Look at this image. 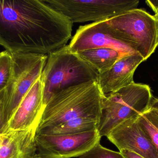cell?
<instances>
[{
  "label": "cell",
  "instance_id": "obj_1",
  "mask_svg": "<svg viewBox=\"0 0 158 158\" xmlns=\"http://www.w3.org/2000/svg\"><path fill=\"white\" fill-rule=\"evenodd\" d=\"M73 26L43 0H0V45L11 54L48 55L67 45Z\"/></svg>",
  "mask_w": 158,
  "mask_h": 158
},
{
  "label": "cell",
  "instance_id": "obj_2",
  "mask_svg": "<svg viewBox=\"0 0 158 158\" xmlns=\"http://www.w3.org/2000/svg\"><path fill=\"white\" fill-rule=\"evenodd\" d=\"M105 97L97 80L62 90L44 108L37 128L55 126L80 117L99 120Z\"/></svg>",
  "mask_w": 158,
  "mask_h": 158
},
{
  "label": "cell",
  "instance_id": "obj_3",
  "mask_svg": "<svg viewBox=\"0 0 158 158\" xmlns=\"http://www.w3.org/2000/svg\"><path fill=\"white\" fill-rule=\"evenodd\" d=\"M41 75L43 86V107L56 94L75 85L97 80V70L69 45L47 55Z\"/></svg>",
  "mask_w": 158,
  "mask_h": 158
},
{
  "label": "cell",
  "instance_id": "obj_4",
  "mask_svg": "<svg viewBox=\"0 0 158 158\" xmlns=\"http://www.w3.org/2000/svg\"><path fill=\"white\" fill-rule=\"evenodd\" d=\"M152 100L150 87L135 83L106 95L98 129L99 135L107 137L122 122L138 117L149 108Z\"/></svg>",
  "mask_w": 158,
  "mask_h": 158
},
{
  "label": "cell",
  "instance_id": "obj_5",
  "mask_svg": "<svg viewBox=\"0 0 158 158\" xmlns=\"http://www.w3.org/2000/svg\"><path fill=\"white\" fill-rule=\"evenodd\" d=\"M118 40L147 60L158 45V20L142 9H133L106 20Z\"/></svg>",
  "mask_w": 158,
  "mask_h": 158
},
{
  "label": "cell",
  "instance_id": "obj_6",
  "mask_svg": "<svg viewBox=\"0 0 158 158\" xmlns=\"http://www.w3.org/2000/svg\"><path fill=\"white\" fill-rule=\"evenodd\" d=\"M11 55V77L3 92L4 121L8 123L31 86L40 77L48 55L35 53Z\"/></svg>",
  "mask_w": 158,
  "mask_h": 158
},
{
  "label": "cell",
  "instance_id": "obj_7",
  "mask_svg": "<svg viewBox=\"0 0 158 158\" xmlns=\"http://www.w3.org/2000/svg\"><path fill=\"white\" fill-rule=\"evenodd\" d=\"M67 17L72 23L107 20L137 8L138 0H43Z\"/></svg>",
  "mask_w": 158,
  "mask_h": 158
},
{
  "label": "cell",
  "instance_id": "obj_8",
  "mask_svg": "<svg viewBox=\"0 0 158 158\" xmlns=\"http://www.w3.org/2000/svg\"><path fill=\"white\" fill-rule=\"evenodd\" d=\"M98 131L72 135L35 134L36 155L44 158L80 157L100 143Z\"/></svg>",
  "mask_w": 158,
  "mask_h": 158
},
{
  "label": "cell",
  "instance_id": "obj_9",
  "mask_svg": "<svg viewBox=\"0 0 158 158\" xmlns=\"http://www.w3.org/2000/svg\"><path fill=\"white\" fill-rule=\"evenodd\" d=\"M69 45L75 53L97 48L115 49L123 55L135 53L118 40L106 20L80 26Z\"/></svg>",
  "mask_w": 158,
  "mask_h": 158
},
{
  "label": "cell",
  "instance_id": "obj_10",
  "mask_svg": "<svg viewBox=\"0 0 158 158\" xmlns=\"http://www.w3.org/2000/svg\"><path fill=\"white\" fill-rule=\"evenodd\" d=\"M107 138L119 151L129 150L145 158H158L157 150L140 128L137 117L122 122Z\"/></svg>",
  "mask_w": 158,
  "mask_h": 158
},
{
  "label": "cell",
  "instance_id": "obj_11",
  "mask_svg": "<svg viewBox=\"0 0 158 158\" xmlns=\"http://www.w3.org/2000/svg\"><path fill=\"white\" fill-rule=\"evenodd\" d=\"M43 86L41 76L31 86L8 123L7 131L37 129L43 111Z\"/></svg>",
  "mask_w": 158,
  "mask_h": 158
},
{
  "label": "cell",
  "instance_id": "obj_12",
  "mask_svg": "<svg viewBox=\"0 0 158 158\" xmlns=\"http://www.w3.org/2000/svg\"><path fill=\"white\" fill-rule=\"evenodd\" d=\"M143 58L137 53L126 54L105 72L98 73L97 82L105 95L134 83V74Z\"/></svg>",
  "mask_w": 158,
  "mask_h": 158
},
{
  "label": "cell",
  "instance_id": "obj_13",
  "mask_svg": "<svg viewBox=\"0 0 158 158\" xmlns=\"http://www.w3.org/2000/svg\"><path fill=\"white\" fill-rule=\"evenodd\" d=\"M36 129L8 131L0 134V158H32L36 155Z\"/></svg>",
  "mask_w": 158,
  "mask_h": 158
},
{
  "label": "cell",
  "instance_id": "obj_14",
  "mask_svg": "<svg viewBox=\"0 0 158 158\" xmlns=\"http://www.w3.org/2000/svg\"><path fill=\"white\" fill-rule=\"evenodd\" d=\"M99 120L91 117L70 120L55 126L37 128L35 134L41 135H72L98 130Z\"/></svg>",
  "mask_w": 158,
  "mask_h": 158
},
{
  "label": "cell",
  "instance_id": "obj_15",
  "mask_svg": "<svg viewBox=\"0 0 158 158\" xmlns=\"http://www.w3.org/2000/svg\"><path fill=\"white\" fill-rule=\"evenodd\" d=\"M98 73L109 69L124 55L117 50L108 48H97L77 53Z\"/></svg>",
  "mask_w": 158,
  "mask_h": 158
},
{
  "label": "cell",
  "instance_id": "obj_16",
  "mask_svg": "<svg viewBox=\"0 0 158 158\" xmlns=\"http://www.w3.org/2000/svg\"><path fill=\"white\" fill-rule=\"evenodd\" d=\"M137 121L158 152V117L156 114L149 108L137 117Z\"/></svg>",
  "mask_w": 158,
  "mask_h": 158
},
{
  "label": "cell",
  "instance_id": "obj_17",
  "mask_svg": "<svg viewBox=\"0 0 158 158\" xmlns=\"http://www.w3.org/2000/svg\"><path fill=\"white\" fill-rule=\"evenodd\" d=\"M12 58L11 54L6 51L0 54V91L7 85L11 76Z\"/></svg>",
  "mask_w": 158,
  "mask_h": 158
},
{
  "label": "cell",
  "instance_id": "obj_18",
  "mask_svg": "<svg viewBox=\"0 0 158 158\" xmlns=\"http://www.w3.org/2000/svg\"><path fill=\"white\" fill-rule=\"evenodd\" d=\"M79 158H125L120 152H116L102 146L100 143L82 155Z\"/></svg>",
  "mask_w": 158,
  "mask_h": 158
},
{
  "label": "cell",
  "instance_id": "obj_19",
  "mask_svg": "<svg viewBox=\"0 0 158 158\" xmlns=\"http://www.w3.org/2000/svg\"><path fill=\"white\" fill-rule=\"evenodd\" d=\"M119 152L125 158H145L136 153L129 150H122L119 151Z\"/></svg>",
  "mask_w": 158,
  "mask_h": 158
},
{
  "label": "cell",
  "instance_id": "obj_20",
  "mask_svg": "<svg viewBox=\"0 0 158 158\" xmlns=\"http://www.w3.org/2000/svg\"><path fill=\"white\" fill-rule=\"evenodd\" d=\"M146 2L153 9L156 15L158 16V1H146Z\"/></svg>",
  "mask_w": 158,
  "mask_h": 158
},
{
  "label": "cell",
  "instance_id": "obj_21",
  "mask_svg": "<svg viewBox=\"0 0 158 158\" xmlns=\"http://www.w3.org/2000/svg\"><path fill=\"white\" fill-rule=\"evenodd\" d=\"M149 108L151 109L158 117V98L152 99Z\"/></svg>",
  "mask_w": 158,
  "mask_h": 158
},
{
  "label": "cell",
  "instance_id": "obj_22",
  "mask_svg": "<svg viewBox=\"0 0 158 158\" xmlns=\"http://www.w3.org/2000/svg\"><path fill=\"white\" fill-rule=\"evenodd\" d=\"M32 158H44L40 157L39 156H37V155H35Z\"/></svg>",
  "mask_w": 158,
  "mask_h": 158
},
{
  "label": "cell",
  "instance_id": "obj_23",
  "mask_svg": "<svg viewBox=\"0 0 158 158\" xmlns=\"http://www.w3.org/2000/svg\"></svg>",
  "mask_w": 158,
  "mask_h": 158
},
{
  "label": "cell",
  "instance_id": "obj_24",
  "mask_svg": "<svg viewBox=\"0 0 158 158\" xmlns=\"http://www.w3.org/2000/svg\"><path fill=\"white\" fill-rule=\"evenodd\" d=\"M0 54H1V53H0Z\"/></svg>",
  "mask_w": 158,
  "mask_h": 158
}]
</instances>
